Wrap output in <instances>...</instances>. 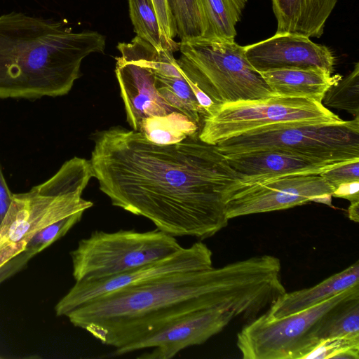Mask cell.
Listing matches in <instances>:
<instances>
[{"label": "cell", "instance_id": "1", "mask_svg": "<svg viewBox=\"0 0 359 359\" xmlns=\"http://www.w3.org/2000/svg\"><path fill=\"white\" fill-rule=\"evenodd\" d=\"M198 133L158 145L121 126L94 135L93 177L111 204L172 236L204 239L226 227V202L241 180Z\"/></svg>", "mask_w": 359, "mask_h": 359}, {"label": "cell", "instance_id": "2", "mask_svg": "<svg viewBox=\"0 0 359 359\" xmlns=\"http://www.w3.org/2000/svg\"><path fill=\"white\" fill-rule=\"evenodd\" d=\"M278 294L274 264L262 255L118 290L66 316L102 344L117 349L201 310L227 311L250 322L266 311Z\"/></svg>", "mask_w": 359, "mask_h": 359}, {"label": "cell", "instance_id": "3", "mask_svg": "<svg viewBox=\"0 0 359 359\" xmlns=\"http://www.w3.org/2000/svg\"><path fill=\"white\" fill-rule=\"evenodd\" d=\"M105 37L75 32L62 22L12 12L0 15V98L67 94L83 60L103 53Z\"/></svg>", "mask_w": 359, "mask_h": 359}, {"label": "cell", "instance_id": "4", "mask_svg": "<svg viewBox=\"0 0 359 359\" xmlns=\"http://www.w3.org/2000/svg\"><path fill=\"white\" fill-rule=\"evenodd\" d=\"M93 172L90 160L74 157L48 180L13 195L0 225V267L25 251L27 243L53 222L83 211L93 203L82 198Z\"/></svg>", "mask_w": 359, "mask_h": 359}, {"label": "cell", "instance_id": "5", "mask_svg": "<svg viewBox=\"0 0 359 359\" xmlns=\"http://www.w3.org/2000/svg\"><path fill=\"white\" fill-rule=\"evenodd\" d=\"M177 63L182 73L217 105L273 95L250 63L244 47L203 39L180 41Z\"/></svg>", "mask_w": 359, "mask_h": 359}, {"label": "cell", "instance_id": "6", "mask_svg": "<svg viewBox=\"0 0 359 359\" xmlns=\"http://www.w3.org/2000/svg\"><path fill=\"white\" fill-rule=\"evenodd\" d=\"M224 156L279 149L334 161L359 158V116L339 124H280L219 142Z\"/></svg>", "mask_w": 359, "mask_h": 359}, {"label": "cell", "instance_id": "7", "mask_svg": "<svg viewBox=\"0 0 359 359\" xmlns=\"http://www.w3.org/2000/svg\"><path fill=\"white\" fill-rule=\"evenodd\" d=\"M182 248L175 236L158 229L139 232L94 231L70 252L76 282L101 279L168 256Z\"/></svg>", "mask_w": 359, "mask_h": 359}, {"label": "cell", "instance_id": "8", "mask_svg": "<svg viewBox=\"0 0 359 359\" xmlns=\"http://www.w3.org/2000/svg\"><path fill=\"white\" fill-rule=\"evenodd\" d=\"M340 118L322 103L297 97L266 98L226 102L205 117L199 138L216 145L255 130L280 124H339Z\"/></svg>", "mask_w": 359, "mask_h": 359}, {"label": "cell", "instance_id": "9", "mask_svg": "<svg viewBox=\"0 0 359 359\" xmlns=\"http://www.w3.org/2000/svg\"><path fill=\"white\" fill-rule=\"evenodd\" d=\"M359 297V285L309 309L279 319L264 313L248 323L237 334L236 346L244 359H304L318 343L317 327L339 304Z\"/></svg>", "mask_w": 359, "mask_h": 359}, {"label": "cell", "instance_id": "10", "mask_svg": "<svg viewBox=\"0 0 359 359\" xmlns=\"http://www.w3.org/2000/svg\"><path fill=\"white\" fill-rule=\"evenodd\" d=\"M334 187L320 174L292 175L241 182L227 199L229 219L285 210L313 201L332 205Z\"/></svg>", "mask_w": 359, "mask_h": 359}, {"label": "cell", "instance_id": "11", "mask_svg": "<svg viewBox=\"0 0 359 359\" xmlns=\"http://www.w3.org/2000/svg\"><path fill=\"white\" fill-rule=\"evenodd\" d=\"M212 253L202 241L136 267L128 271L97 280L76 282L55 307L57 316L114 291L139 285L175 273L212 267Z\"/></svg>", "mask_w": 359, "mask_h": 359}, {"label": "cell", "instance_id": "12", "mask_svg": "<svg viewBox=\"0 0 359 359\" xmlns=\"http://www.w3.org/2000/svg\"><path fill=\"white\" fill-rule=\"evenodd\" d=\"M115 73L126 113L133 130L142 133L158 123H170L197 131L200 127L170 106L155 86L154 70L135 61L116 57Z\"/></svg>", "mask_w": 359, "mask_h": 359}, {"label": "cell", "instance_id": "13", "mask_svg": "<svg viewBox=\"0 0 359 359\" xmlns=\"http://www.w3.org/2000/svg\"><path fill=\"white\" fill-rule=\"evenodd\" d=\"M235 317L231 313L208 309L191 313L166 325L146 337L120 348L108 356H120L144 348H152L137 357L170 359L182 350L205 343L220 332Z\"/></svg>", "mask_w": 359, "mask_h": 359}, {"label": "cell", "instance_id": "14", "mask_svg": "<svg viewBox=\"0 0 359 359\" xmlns=\"http://www.w3.org/2000/svg\"><path fill=\"white\" fill-rule=\"evenodd\" d=\"M244 47L247 59L259 72L278 69H318L332 74L336 58L325 46L309 38L275 34Z\"/></svg>", "mask_w": 359, "mask_h": 359}, {"label": "cell", "instance_id": "15", "mask_svg": "<svg viewBox=\"0 0 359 359\" xmlns=\"http://www.w3.org/2000/svg\"><path fill=\"white\" fill-rule=\"evenodd\" d=\"M225 156L237 172L241 182L285 175L320 174L346 163L279 149Z\"/></svg>", "mask_w": 359, "mask_h": 359}, {"label": "cell", "instance_id": "16", "mask_svg": "<svg viewBox=\"0 0 359 359\" xmlns=\"http://www.w3.org/2000/svg\"><path fill=\"white\" fill-rule=\"evenodd\" d=\"M357 285H359L358 261L311 287L285 292L264 315L269 320L284 318L309 309Z\"/></svg>", "mask_w": 359, "mask_h": 359}, {"label": "cell", "instance_id": "17", "mask_svg": "<svg viewBox=\"0 0 359 359\" xmlns=\"http://www.w3.org/2000/svg\"><path fill=\"white\" fill-rule=\"evenodd\" d=\"M337 0H272L276 34L319 38Z\"/></svg>", "mask_w": 359, "mask_h": 359}, {"label": "cell", "instance_id": "18", "mask_svg": "<svg viewBox=\"0 0 359 359\" xmlns=\"http://www.w3.org/2000/svg\"><path fill=\"white\" fill-rule=\"evenodd\" d=\"M273 95L322 103L330 87L342 77L318 69H278L259 72Z\"/></svg>", "mask_w": 359, "mask_h": 359}, {"label": "cell", "instance_id": "19", "mask_svg": "<svg viewBox=\"0 0 359 359\" xmlns=\"http://www.w3.org/2000/svg\"><path fill=\"white\" fill-rule=\"evenodd\" d=\"M248 0H198L203 18L201 39L213 41L233 42L236 25L241 20Z\"/></svg>", "mask_w": 359, "mask_h": 359}, {"label": "cell", "instance_id": "20", "mask_svg": "<svg viewBox=\"0 0 359 359\" xmlns=\"http://www.w3.org/2000/svg\"><path fill=\"white\" fill-rule=\"evenodd\" d=\"M154 76L155 86L163 99L201 128L206 114L198 104L184 75L168 76L154 72Z\"/></svg>", "mask_w": 359, "mask_h": 359}, {"label": "cell", "instance_id": "21", "mask_svg": "<svg viewBox=\"0 0 359 359\" xmlns=\"http://www.w3.org/2000/svg\"><path fill=\"white\" fill-rule=\"evenodd\" d=\"M128 5L136 36L158 50L174 53L180 50V43L163 34L152 0H128Z\"/></svg>", "mask_w": 359, "mask_h": 359}, {"label": "cell", "instance_id": "22", "mask_svg": "<svg viewBox=\"0 0 359 359\" xmlns=\"http://www.w3.org/2000/svg\"><path fill=\"white\" fill-rule=\"evenodd\" d=\"M117 48L121 54L120 57L123 60L142 63L155 72L164 76L182 75L173 53L158 50L137 36L130 43H118Z\"/></svg>", "mask_w": 359, "mask_h": 359}, {"label": "cell", "instance_id": "23", "mask_svg": "<svg viewBox=\"0 0 359 359\" xmlns=\"http://www.w3.org/2000/svg\"><path fill=\"white\" fill-rule=\"evenodd\" d=\"M359 337V297L346 301L331 310L320 321L316 339Z\"/></svg>", "mask_w": 359, "mask_h": 359}, {"label": "cell", "instance_id": "24", "mask_svg": "<svg viewBox=\"0 0 359 359\" xmlns=\"http://www.w3.org/2000/svg\"><path fill=\"white\" fill-rule=\"evenodd\" d=\"M322 104L326 108L345 111L359 116V63L325 93Z\"/></svg>", "mask_w": 359, "mask_h": 359}, {"label": "cell", "instance_id": "25", "mask_svg": "<svg viewBox=\"0 0 359 359\" xmlns=\"http://www.w3.org/2000/svg\"><path fill=\"white\" fill-rule=\"evenodd\" d=\"M181 41L201 39L203 18L198 0H166Z\"/></svg>", "mask_w": 359, "mask_h": 359}, {"label": "cell", "instance_id": "26", "mask_svg": "<svg viewBox=\"0 0 359 359\" xmlns=\"http://www.w3.org/2000/svg\"><path fill=\"white\" fill-rule=\"evenodd\" d=\"M359 358V337H332L319 341L304 359Z\"/></svg>", "mask_w": 359, "mask_h": 359}, {"label": "cell", "instance_id": "27", "mask_svg": "<svg viewBox=\"0 0 359 359\" xmlns=\"http://www.w3.org/2000/svg\"><path fill=\"white\" fill-rule=\"evenodd\" d=\"M83 211L74 213L48 225L27 243L25 252L34 256L64 236L81 219Z\"/></svg>", "mask_w": 359, "mask_h": 359}, {"label": "cell", "instance_id": "28", "mask_svg": "<svg viewBox=\"0 0 359 359\" xmlns=\"http://www.w3.org/2000/svg\"><path fill=\"white\" fill-rule=\"evenodd\" d=\"M320 175L334 188L341 184L359 180V158L344 163Z\"/></svg>", "mask_w": 359, "mask_h": 359}, {"label": "cell", "instance_id": "29", "mask_svg": "<svg viewBox=\"0 0 359 359\" xmlns=\"http://www.w3.org/2000/svg\"><path fill=\"white\" fill-rule=\"evenodd\" d=\"M163 34L170 39L177 36L174 19L168 7L166 0H152Z\"/></svg>", "mask_w": 359, "mask_h": 359}, {"label": "cell", "instance_id": "30", "mask_svg": "<svg viewBox=\"0 0 359 359\" xmlns=\"http://www.w3.org/2000/svg\"><path fill=\"white\" fill-rule=\"evenodd\" d=\"M33 257L24 251L0 267V283L22 269Z\"/></svg>", "mask_w": 359, "mask_h": 359}, {"label": "cell", "instance_id": "31", "mask_svg": "<svg viewBox=\"0 0 359 359\" xmlns=\"http://www.w3.org/2000/svg\"><path fill=\"white\" fill-rule=\"evenodd\" d=\"M332 196L342 198L350 202L359 201V180L338 185L332 192Z\"/></svg>", "mask_w": 359, "mask_h": 359}, {"label": "cell", "instance_id": "32", "mask_svg": "<svg viewBox=\"0 0 359 359\" xmlns=\"http://www.w3.org/2000/svg\"><path fill=\"white\" fill-rule=\"evenodd\" d=\"M13 195L0 167V225L10 208Z\"/></svg>", "mask_w": 359, "mask_h": 359}, {"label": "cell", "instance_id": "33", "mask_svg": "<svg viewBox=\"0 0 359 359\" xmlns=\"http://www.w3.org/2000/svg\"><path fill=\"white\" fill-rule=\"evenodd\" d=\"M348 215L351 220L358 222L359 221V201L351 202L348 209Z\"/></svg>", "mask_w": 359, "mask_h": 359}, {"label": "cell", "instance_id": "34", "mask_svg": "<svg viewBox=\"0 0 359 359\" xmlns=\"http://www.w3.org/2000/svg\"><path fill=\"white\" fill-rule=\"evenodd\" d=\"M2 358V357L0 355V359Z\"/></svg>", "mask_w": 359, "mask_h": 359}]
</instances>
